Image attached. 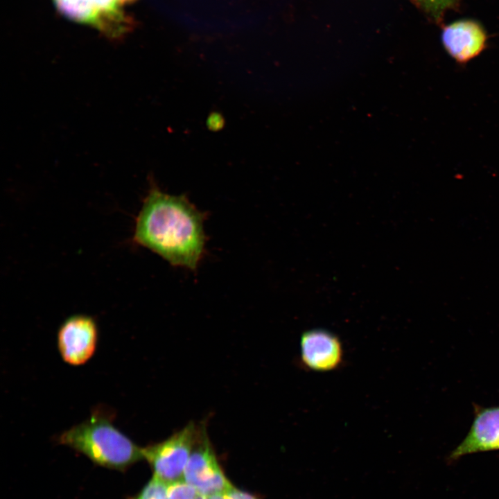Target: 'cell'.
<instances>
[{
	"label": "cell",
	"mask_w": 499,
	"mask_h": 499,
	"mask_svg": "<svg viewBox=\"0 0 499 499\" xmlns=\"http://www.w3.org/2000/svg\"><path fill=\"white\" fill-rule=\"evenodd\" d=\"M149 189L136 218L132 241L170 265L195 270L205 245L200 212L185 195L163 192L150 177Z\"/></svg>",
	"instance_id": "6da1fadb"
},
{
	"label": "cell",
	"mask_w": 499,
	"mask_h": 499,
	"mask_svg": "<svg viewBox=\"0 0 499 499\" xmlns=\"http://www.w3.org/2000/svg\"><path fill=\"white\" fill-rule=\"evenodd\" d=\"M114 417L111 410L96 408L87 419L62 432L57 441L97 465L124 471L143 459L142 448L114 426Z\"/></svg>",
	"instance_id": "7a4b0ae2"
},
{
	"label": "cell",
	"mask_w": 499,
	"mask_h": 499,
	"mask_svg": "<svg viewBox=\"0 0 499 499\" xmlns=\"http://www.w3.org/2000/svg\"><path fill=\"white\" fill-rule=\"evenodd\" d=\"M201 427L190 422L164 441L142 448L154 475L167 484L182 479Z\"/></svg>",
	"instance_id": "3957f363"
},
{
	"label": "cell",
	"mask_w": 499,
	"mask_h": 499,
	"mask_svg": "<svg viewBox=\"0 0 499 499\" xmlns=\"http://www.w3.org/2000/svg\"><path fill=\"white\" fill-rule=\"evenodd\" d=\"M184 480L205 497L225 493L232 485L225 476L202 426L184 471Z\"/></svg>",
	"instance_id": "277c9868"
},
{
	"label": "cell",
	"mask_w": 499,
	"mask_h": 499,
	"mask_svg": "<svg viewBox=\"0 0 499 499\" xmlns=\"http://www.w3.org/2000/svg\"><path fill=\"white\" fill-rule=\"evenodd\" d=\"M98 328L90 315L76 314L68 317L60 326L57 346L64 362L71 366L87 362L96 350Z\"/></svg>",
	"instance_id": "5b68a950"
},
{
	"label": "cell",
	"mask_w": 499,
	"mask_h": 499,
	"mask_svg": "<svg viewBox=\"0 0 499 499\" xmlns=\"http://www.w3.org/2000/svg\"><path fill=\"white\" fill-rule=\"evenodd\" d=\"M499 450V405L484 408L474 405V419L463 441L450 453L454 462L475 453Z\"/></svg>",
	"instance_id": "8992f818"
},
{
	"label": "cell",
	"mask_w": 499,
	"mask_h": 499,
	"mask_svg": "<svg viewBox=\"0 0 499 499\" xmlns=\"http://www.w3.org/2000/svg\"><path fill=\"white\" fill-rule=\"evenodd\" d=\"M343 347L333 333L323 329L304 332L300 339V360L307 369L329 371L337 369L343 360Z\"/></svg>",
	"instance_id": "52a82bcc"
},
{
	"label": "cell",
	"mask_w": 499,
	"mask_h": 499,
	"mask_svg": "<svg viewBox=\"0 0 499 499\" xmlns=\"http://www.w3.org/2000/svg\"><path fill=\"white\" fill-rule=\"evenodd\" d=\"M445 51L459 64L464 65L486 48L487 37L483 28L471 19H461L446 26L441 33Z\"/></svg>",
	"instance_id": "ba28073f"
},
{
	"label": "cell",
	"mask_w": 499,
	"mask_h": 499,
	"mask_svg": "<svg viewBox=\"0 0 499 499\" xmlns=\"http://www.w3.org/2000/svg\"><path fill=\"white\" fill-rule=\"evenodd\" d=\"M67 19L92 26L103 34L104 19L116 6V0H52Z\"/></svg>",
	"instance_id": "9c48e42d"
},
{
	"label": "cell",
	"mask_w": 499,
	"mask_h": 499,
	"mask_svg": "<svg viewBox=\"0 0 499 499\" xmlns=\"http://www.w3.org/2000/svg\"><path fill=\"white\" fill-rule=\"evenodd\" d=\"M134 499H168L167 483L154 475Z\"/></svg>",
	"instance_id": "30bf717a"
},
{
	"label": "cell",
	"mask_w": 499,
	"mask_h": 499,
	"mask_svg": "<svg viewBox=\"0 0 499 499\" xmlns=\"http://www.w3.org/2000/svg\"><path fill=\"white\" fill-rule=\"evenodd\" d=\"M458 0H416V1L436 21L443 17L444 13L453 8Z\"/></svg>",
	"instance_id": "8fae6325"
},
{
	"label": "cell",
	"mask_w": 499,
	"mask_h": 499,
	"mask_svg": "<svg viewBox=\"0 0 499 499\" xmlns=\"http://www.w3.org/2000/svg\"><path fill=\"white\" fill-rule=\"evenodd\" d=\"M168 499H195L199 494L195 487L180 479L167 484Z\"/></svg>",
	"instance_id": "7c38bea8"
},
{
	"label": "cell",
	"mask_w": 499,
	"mask_h": 499,
	"mask_svg": "<svg viewBox=\"0 0 499 499\" xmlns=\"http://www.w3.org/2000/svg\"><path fill=\"white\" fill-rule=\"evenodd\" d=\"M224 124L225 120L222 116L218 112L210 114L207 121V127L213 131H218L222 129Z\"/></svg>",
	"instance_id": "4fadbf2b"
},
{
	"label": "cell",
	"mask_w": 499,
	"mask_h": 499,
	"mask_svg": "<svg viewBox=\"0 0 499 499\" xmlns=\"http://www.w3.org/2000/svg\"><path fill=\"white\" fill-rule=\"evenodd\" d=\"M226 499H256L255 497L245 492L241 491L232 487L225 493Z\"/></svg>",
	"instance_id": "5bb4252c"
},
{
	"label": "cell",
	"mask_w": 499,
	"mask_h": 499,
	"mask_svg": "<svg viewBox=\"0 0 499 499\" xmlns=\"http://www.w3.org/2000/svg\"><path fill=\"white\" fill-rule=\"evenodd\" d=\"M207 499H226L224 493H215L207 497Z\"/></svg>",
	"instance_id": "9a60e30c"
},
{
	"label": "cell",
	"mask_w": 499,
	"mask_h": 499,
	"mask_svg": "<svg viewBox=\"0 0 499 499\" xmlns=\"http://www.w3.org/2000/svg\"><path fill=\"white\" fill-rule=\"evenodd\" d=\"M118 3L121 6L122 5L132 3L137 0H116Z\"/></svg>",
	"instance_id": "2e32d148"
},
{
	"label": "cell",
	"mask_w": 499,
	"mask_h": 499,
	"mask_svg": "<svg viewBox=\"0 0 499 499\" xmlns=\"http://www.w3.org/2000/svg\"><path fill=\"white\" fill-rule=\"evenodd\" d=\"M195 499H207V497H205V496H202V495H201V494H198V495L195 497Z\"/></svg>",
	"instance_id": "e0dca14e"
},
{
	"label": "cell",
	"mask_w": 499,
	"mask_h": 499,
	"mask_svg": "<svg viewBox=\"0 0 499 499\" xmlns=\"http://www.w3.org/2000/svg\"><path fill=\"white\" fill-rule=\"evenodd\" d=\"M131 499H134V498H131Z\"/></svg>",
	"instance_id": "ac0fdd59"
}]
</instances>
